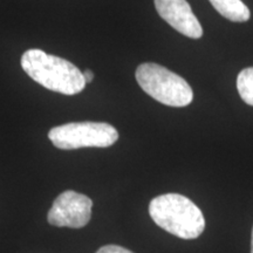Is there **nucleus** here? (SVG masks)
<instances>
[{
    "mask_svg": "<svg viewBox=\"0 0 253 253\" xmlns=\"http://www.w3.org/2000/svg\"><path fill=\"white\" fill-rule=\"evenodd\" d=\"M21 67L31 79L47 89L65 95L81 93L87 82L77 66L41 49H28L21 56Z\"/></svg>",
    "mask_w": 253,
    "mask_h": 253,
    "instance_id": "nucleus-1",
    "label": "nucleus"
},
{
    "mask_svg": "<svg viewBox=\"0 0 253 253\" xmlns=\"http://www.w3.org/2000/svg\"><path fill=\"white\" fill-rule=\"evenodd\" d=\"M149 213L156 225L182 239H196L203 233V212L185 196L167 194L155 197Z\"/></svg>",
    "mask_w": 253,
    "mask_h": 253,
    "instance_id": "nucleus-2",
    "label": "nucleus"
},
{
    "mask_svg": "<svg viewBox=\"0 0 253 253\" xmlns=\"http://www.w3.org/2000/svg\"><path fill=\"white\" fill-rule=\"evenodd\" d=\"M135 77L145 93L166 106L185 107L194 99L192 88L184 79L157 63H142Z\"/></svg>",
    "mask_w": 253,
    "mask_h": 253,
    "instance_id": "nucleus-3",
    "label": "nucleus"
},
{
    "mask_svg": "<svg viewBox=\"0 0 253 253\" xmlns=\"http://www.w3.org/2000/svg\"><path fill=\"white\" fill-rule=\"evenodd\" d=\"M48 138L62 150L107 148L119 140V132L108 123L73 122L50 129Z\"/></svg>",
    "mask_w": 253,
    "mask_h": 253,
    "instance_id": "nucleus-4",
    "label": "nucleus"
},
{
    "mask_svg": "<svg viewBox=\"0 0 253 253\" xmlns=\"http://www.w3.org/2000/svg\"><path fill=\"white\" fill-rule=\"evenodd\" d=\"M93 202L87 196L67 190L58 196L48 211V223L58 227L81 229L89 223Z\"/></svg>",
    "mask_w": 253,
    "mask_h": 253,
    "instance_id": "nucleus-5",
    "label": "nucleus"
},
{
    "mask_svg": "<svg viewBox=\"0 0 253 253\" xmlns=\"http://www.w3.org/2000/svg\"><path fill=\"white\" fill-rule=\"evenodd\" d=\"M155 7L160 17L183 36L191 39L203 36L202 25L186 0H155Z\"/></svg>",
    "mask_w": 253,
    "mask_h": 253,
    "instance_id": "nucleus-6",
    "label": "nucleus"
},
{
    "mask_svg": "<svg viewBox=\"0 0 253 253\" xmlns=\"http://www.w3.org/2000/svg\"><path fill=\"white\" fill-rule=\"evenodd\" d=\"M224 18L235 23H245L250 19V9L242 0H209Z\"/></svg>",
    "mask_w": 253,
    "mask_h": 253,
    "instance_id": "nucleus-7",
    "label": "nucleus"
},
{
    "mask_svg": "<svg viewBox=\"0 0 253 253\" xmlns=\"http://www.w3.org/2000/svg\"><path fill=\"white\" fill-rule=\"evenodd\" d=\"M237 89L245 103L253 107V67L243 69L237 78Z\"/></svg>",
    "mask_w": 253,
    "mask_h": 253,
    "instance_id": "nucleus-8",
    "label": "nucleus"
},
{
    "mask_svg": "<svg viewBox=\"0 0 253 253\" xmlns=\"http://www.w3.org/2000/svg\"><path fill=\"white\" fill-rule=\"evenodd\" d=\"M96 253H132V252L119 245H106L103 246V248H101Z\"/></svg>",
    "mask_w": 253,
    "mask_h": 253,
    "instance_id": "nucleus-9",
    "label": "nucleus"
},
{
    "mask_svg": "<svg viewBox=\"0 0 253 253\" xmlns=\"http://www.w3.org/2000/svg\"><path fill=\"white\" fill-rule=\"evenodd\" d=\"M84 80H86L87 84H89V82L93 81V79H94L93 72L89 71V69H87V71H84Z\"/></svg>",
    "mask_w": 253,
    "mask_h": 253,
    "instance_id": "nucleus-10",
    "label": "nucleus"
},
{
    "mask_svg": "<svg viewBox=\"0 0 253 253\" xmlns=\"http://www.w3.org/2000/svg\"><path fill=\"white\" fill-rule=\"evenodd\" d=\"M251 253H253V229H252V239H251Z\"/></svg>",
    "mask_w": 253,
    "mask_h": 253,
    "instance_id": "nucleus-11",
    "label": "nucleus"
}]
</instances>
